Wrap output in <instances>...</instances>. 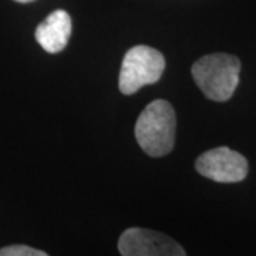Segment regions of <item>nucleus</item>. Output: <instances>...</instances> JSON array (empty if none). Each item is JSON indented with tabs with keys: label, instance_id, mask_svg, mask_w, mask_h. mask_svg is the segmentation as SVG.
<instances>
[{
	"label": "nucleus",
	"instance_id": "obj_1",
	"mask_svg": "<svg viewBox=\"0 0 256 256\" xmlns=\"http://www.w3.org/2000/svg\"><path fill=\"white\" fill-rule=\"evenodd\" d=\"M176 117L174 107L165 100L150 102L136 122V138L150 156H164L175 144Z\"/></svg>",
	"mask_w": 256,
	"mask_h": 256
},
{
	"label": "nucleus",
	"instance_id": "obj_2",
	"mask_svg": "<svg viewBox=\"0 0 256 256\" xmlns=\"http://www.w3.org/2000/svg\"><path fill=\"white\" fill-rule=\"evenodd\" d=\"M240 62L238 57L225 53L208 54L196 60L191 68L192 77L206 98L226 101L239 84Z\"/></svg>",
	"mask_w": 256,
	"mask_h": 256
},
{
	"label": "nucleus",
	"instance_id": "obj_3",
	"mask_svg": "<svg viewBox=\"0 0 256 256\" xmlns=\"http://www.w3.org/2000/svg\"><path fill=\"white\" fill-rule=\"evenodd\" d=\"M164 68L162 53L150 46H134L122 58L118 78L120 92L130 96L144 86L154 84L161 78Z\"/></svg>",
	"mask_w": 256,
	"mask_h": 256
},
{
	"label": "nucleus",
	"instance_id": "obj_4",
	"mask_svg": "<svg viewBox=\"0 0 256 256\" xmlns=\"http://www.w3.org/2000/svg\"><path fill=\"white\" fill-rule=\"evenodd\" d=\"M196 171L215 182H240L248 175V161L228 146H218L204 152L195 161Z\"/></svg>",
	"mask_w": 256,
	"mask_h": 256
},
{
	"label": "nucleus",
	"instance_id": "obj_5",
	"mask_svg": "<svg viewBox=\"0 0 256 256\" xmlns=\"http://www.w3.org/2000/svg\"><path fill=\"white\" fill-rule=\"evenodd\" d=\"M122 256H185V250L174 239L161 232L142 228H128L118 239Z\"/></svg>",
	"mask_w": 256,
	"mask_h": 256
},
{
	"label": "nucleus",
	"instance_id": "obj_6",
	"mask_svg": "<svg viewBox=\"0 0 256 256\" xmlns=\"http://www.w3.org/2000/svg\"><path fill=\"white\" fill-rule=\"evenodd\" d=\"M72 34V18L66 10H54L36 28V40L47 53H60Z\"/></svg>",
	"mask_w": 256,
	"mask_h": 256
},
{
	"label": "nucleus",
	"instance_id": "obj_7",
	"mask_svg": "<svg viewBox=\"0 0 256 256\" xmlns=\"http://www.w3.org/2000/svg\"><path fill=\"white\" fill-rule=\"evenodd\" d=\"M0 256H47L44 250H38L26 245H12L0 249Z\"/></svg>",
	"mask_w": 256,
	"mask_h": 256
},
{
	"label": "nucleus",
	"instance_id": "obj_8",
	"mask_svg": "<svg viewBox=\"0 0 256 256\" xmlns=\"http://www.w3.org/2000/svg\"><path fill=\"white\" fill-rule=\"evenodd\" d=\"M14 2H18V3H28V2H33V0H14Z\"/></svg>",
	"mask_w": 256,
	"mask_h": 256
}]
</instances>
